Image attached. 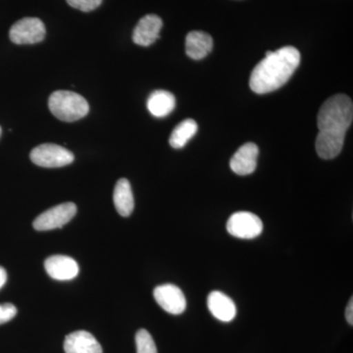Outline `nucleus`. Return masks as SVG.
<instances>
[{"label": "nucleus", "instance_id": "nucleus-1", "mask_svg": "<svg viewBox=\"0 0 353 353\" xmlns=\"http://www.w3.org/2000/svg\"><path fill=\"white\" fill-rule=\"evenodd\" d=\"M301 63V53L294 46H284L275 52L267 51L263 60L253 69L250 87L255 94H264L282 88Z\"/></svg>", "mask_w": 353, "mask_h": 353}, {"label": "nucleus", "instance_id": "nucleus-2", "mask_svg": "<svg viewBox=\"0 0 353 353\" xmlns=\"http://www.w3.org/2000/svg\"><path fill=\"white\" fill-rule=\"evenodd\" d=\"M353 120L352 99L345 94L330 97L320 108L317 116L319 132L347 134Z\"/></svg>", "mask_w": 353, "mask_h": 353}, {"label": "nucleus", "instance_id": "nucleus-3", "mask_svg": "<svg viewBox=\"0 0 353 353\" xmlns=\"http://www.w3.org/2000/svg\"><path fill=\"white\" fill-rule=\"evenodd\" d=\"M48 108L57 119L75 122L82 119L90 111L85 97L69 90H57L50 95Z\"/></svg>", "mask_w": 353, "mask_h": 353}, {"label": "nucleus", "instance_id": "nucleus-4", "mask_svg": "<svg viewBox=\"0 0 353 353\" xmlns=\"http://www.w3.org/2000/svg\"><path fill=\"white\" fill-rule=\"evenodd\" d=\"M31 160L34 164L44 168H59L71 164L75 160V157L63 146L44 143L32 150Z\"/></svg>", "mask_w": 353, "mask_h": 353}, {"label": "nucleus", "instance_id": "nucleus-5", "mask_svg": "<svg viewBox=\"0 0 353 353\" xmlns=\"http://www.w3.org/2000/svg\"><path fill=\"white\" fill-rule=\"evenodd\" d=\"M228 233L234 238L252 240L263 231V223L259 216L248 211L234 213L227 222Z\"/></svg>", "mask_w": 353, "mask_h": 353}, {"label": "nucleus", "instance_id": "nucleus-6", "mask_svg": "<svg viewBox=\"0 0 353 353\" xmlns=\"http://www.w3.org/2000/svg\"><path fill=\"white\" fill-rule=\"evenodd\" d=\"M46 30L39 18H23L15 23L9 31V38L16 44L41 43L46 38Z\"/></svg>", "mask_w": 353, "mask_h": 353}, {"label": "nucleus", "instance_id": "nucleus-7", "mask_svg": "<svg viewBox=\"0 0 353 353\" xmlns=\"http://www.w3.org/2000/svg\"><path fill=\"white\" fill-rule=\"evenodd\" d=\"M77 206L73 202L61 203L41 213L32 223L37 231H50L65 226L75 217Z\"/></svg>", "mask_w": 353, "mask_h": 353}, {"label": "nucleus", "instance_id": "nucleus-8", "mask_svg": "<svg viewBox=\"0 0 353 353\" xmlns=\"http://www.w3.org/2000/svg\"><path fill=\"white\" fill-rule=\"evenodd\" d=\"M155 301L166 312L173 315L182 314L187 308L185 294L175 285H158L153 290Z\"/></svg>", "mask_w": 353, "mask_h": 353}, {"label": "nucleus", "instance_id": "nucleus-9", "mask_svg": "<svg viewBox=\"0 0 353 353\" xmlns=\"http://www.w3.org/2000/svg\"><path fill=\"white\" fill-rule=\"evenodd\" d=\"M161 18L155 14H148L139 21L132 32V41L141 46H150L159 39L161 31Z\"/></svg>", "mask_w": 353, "mask_h": 353}, {"label": "nucleus", "instance_id": "nucleus-10", "mask_svg": "<svg viewBox=\"0 0 353 353\" xmlns=\"http://www.w3.org/2000/svg\"><path fill=\"white\" fill-rule=\"evenodd\" d=\"M44 268L50 277L57 281L73 280L80 272L76 260L65 255L48 257L44 262Z\"/></svg>", "mask_w": 353, "mask_h": 353}, {"label": "nucleus", "instance_id": "nucleus-11", "mask_svg": "<svg viewBox=\"0 0 353 353\" xmlns=\"http://www.w3.org/2000/svg\"><path fill=\"white\" fill-rule=\"evenodd\" d=\"M259 154V146L255 143H248L241 146L230 161L232 171L236 175H250L256 169Z\"/></svg>", "mask_w": 353, "mask_h": 353}, {"label": "nucleus", "instance_id": "nucleus-12", "mask_svg": "<svg viewBox=\"0 0 353 353\" xmlns=\"http://www.w3.org/2000/svg\"><path fill=\"white\" fill-rule=\"evenodd\" d=\"M66 353H102L101 343L87 331H77L65 338Z\"/></svg>", "mask_w": 353, "mask_h": 353}, {"label": "nucleus", "instance_id": "nucleus-13", "mask_svg": "<svg viewBox=\"0 0 353 353\" xmlns=\"http://www.w3.org/2000/svg\"><path fill=\"white\" fill-rule=\"evenodd\" d=\"M345 138L343 132H319L316 138V152L322 159H333L343 150Z\"/></svg>", "mask_w": 353, "mask_h": 353}, {"label": "nucleus", "instance_id": "nucleus-14", "mask_svg": "<svg viewBox=\"0 0 353 353\" xmlns=\"http://www.w3.org/2000/svg\"><path fill=\"white\" fill-rule=\"evenodd\" d=\"M208 306L211 314L220 321L231 322L236 317V304L232 299L218 290L209 294Z\"/></svg>", "mask_w": 353, "mask_h": 353}, {"label": "nucleus", "instance_id": "nucleus-15", "mask_svg": "<svg viewBox=\"0 0 353 353\" xmlns=\"http://www.w3.org/2000/svg\"><path fill=\"white\" fill-rule=\"evenodd\" d=\"M213 48V39L208 32L192 31L185 38V52L194 60L203 59Z\"/></svg>", "mask_w": 353, "mask_h": 353}, {"label": "nucleus", "instance_id": "nucleus-16", "mask_svg": "<svg viewBox=\"0 0 353 353\" xmlns=\"http://www.w3.org/2000/svg\"><path fill=\"white\" fill-rule=\"evenodd\" d=\"M116 210L123 217H129L134 208L131 183L127 179H120L116 183L113 194Z\"/></svg>", "mask_w": 353, "mask_h": 353}, {"label": "nucleus", "instance_id": "nucleus-17", "mask_svg": "<svg viewBox=\"0 0 353 353\" xmlns=\"http://www.w3.org/2000/svg\"><path fill=\"white\" fill-rule=\"evenodd\" d=\"M148 109L152 115L157 118L168 116L176 108V99L167 90H155L148 99Z\"/></svg>", "mask_w": 353, "mask_h": 353}, {"label": "nucleus", "instance_id": "nucleus-18", "mask_svg": "<svg viewBox=\"0 0 353 353\" xmlns=\"http://www.w3.org/2000/svg\"><path fill=\"white\" fill-rule=\"evenodd\" d=\"M199 126L196 121L187 119L181 122L172 132L169 143L173 148H183L189 143L190 139L194 138L196 134Z\"/></svg>", "mask_w": 353, "mask_h": 353}, {"label": "nucleus", "instance_id": "nucleus-19", "mask_svg": "<svg viewBox=\"0 0 353 353\" xmlns=\"http://www.w3.org/2000/svg\"><path fill=\"white\" fill-rule=\"evenodd\" d=\"M137 353H158L152 334L145 329L139 330L136 334Z\"/></svg>", "mask_w": 353, "mask_h": 353}, {"label": "nucleus", "instance_id": "nucleus-20", "mask_svg": "<svg viewBox=\"0 0 353 353\" xmlns=\"http://www.w3.org/2000/svg\"><path fill=\"white\" fill-rule=\"evenodd\" d=\"M70 6L83 12H90L99 7L102 0H67Z\"/></svg>", "mask_w": 353, "mask_h": 353}, {"label": "nucleus", "instance_id": "nucleus-21", "mask_svg": "<svg viewBox=\"0 0 353 353\" xmlns=\"http://www.w3.org/2000/svg\"><path fill=\"white\" fill-rule=\"evenodd\" d=\"M16 314H17V308L13 304H0V325L10 321Z\"/></svg>", "mask_w": 353, "mask_h": 353}, {"label": "nucleus", "instance_id": "nucleus-22", "mask_svg": "<svg viewBox=\"0 0 353 353\" xmlns=\"http://www.w3.org/2000/svg\"><path fill=\"white\" fill-rule=\"evenodd\" d=\"M345 318L347 321L350 326L353 325V299L352 297L350 299V303H348L347 309H345Z\"/></svg>", "mask_w": 353, "mask_h": 353}, {"label": "nucleus", "instance_id": "nucleus-23", "mask_svg": "<svg viewBox=\"0 0 353 353\" xmlns=\"http://www.w3.org/2000/svg\"><path fill=\"white\" fill-rule=\"evenodd\" d=\"M7 281V273L3 267L0 266V289L6 285Z\"/></svg>", "mask_w": 353, "mask_h": 353}, {"label": "nucleus", "instance_id": "nucleus-24", "mask_svg": "<svg viewBox=\"0 0 353 353\" xmlns=\"http://www.w3.org/2000/svg\"><path fill=\"white\" fill-rule=\"evenodd\" d=\"M0 136H1V128H0Z\"/></svg>", "mask_w": 353, "mask_h": 353}]
</instances>
